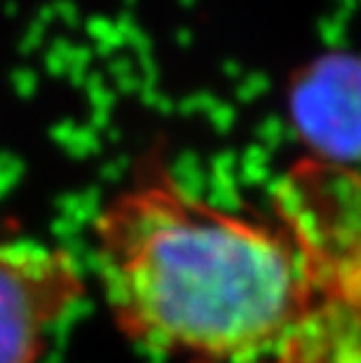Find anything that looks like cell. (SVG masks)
<instances>
[{
  "label": "cell",
  "mask_w": 361,
  "mask_h": 363,
  "mask_svg": "<svg viewBox=\"0 0 361 363\" xmlns=\"http://www.w3.org/2000/svg\"><path fill=\"white\" fill-rule=\"evenodd\" d=\"M298 125L321 148L340 157L361 155V57L326 54L294 82Z\"/></svg>",
  "instance_id": "3"
},
{
  "label": "cell",
  "mask_w": 361,
  "mask_h": 363,
  "mask_svg": "<svg viewBox=\"0 0 361 363\" xmlns=\"http://www.w3.org/2000/svg\"><path fill=\"white\" fill-rule=\"evenodd\" d=\"M82 296L68 251L35 239L0 242V363H38L50 328Z\"/></svg>",
  "instance_id": "2"
},
{
  "label": "cell",
  "mask_w": 361,
  "mask_h": 363,
  "mask_svg": "<svg viewBox=\"0 0 361 363\" xmlns=\"http://www.w3.org/2000/svg\"><path fill=\"white\" fill-rule=\"evenodd\" d=\"M91 230L113 323L150 352L258 359L317 305L310 265L287 228L206 204L162 169L118 192Z\"/></svg>",
  "instance_id": "1"
}]
</instances>
